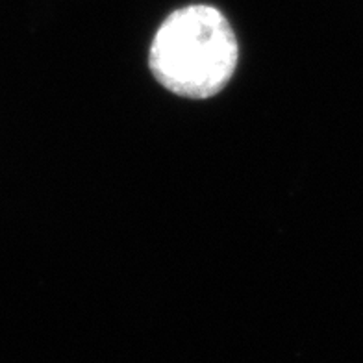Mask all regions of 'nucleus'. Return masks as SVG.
Here are the masks:
<instances>
[{
	"label": "nucleus",
	"mask_w": 363,
	"mask_h": 363,
	"mask_svg": "<svg viewBox=\"0 0 363 363\" xmlns=\"http://www.w3.org/2000/svg\"><path fill=\"white\" fill-rule=\"evenodd\" d=\"M239 60L234 28L210 4H189L160 24L150 45V71L165 89L186 99H210L226 87Z\"/></svg>",
	"instance_id": "f257e3e1"
}]
</instances>
